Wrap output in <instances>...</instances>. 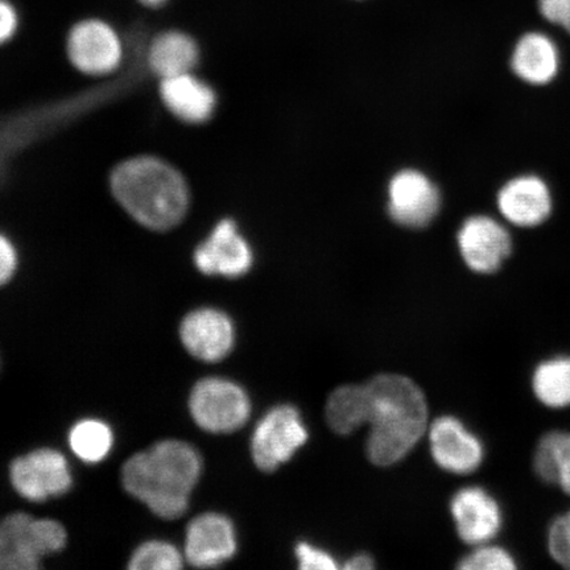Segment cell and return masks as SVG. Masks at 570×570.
Masks as SVG:
<instances>
[{
	"mask_svg": "<svg viewBox=\"0 0 570 570\" xmlns=\"http://www.w3.org/2000/svg\"><path fill=\"white\" fill-rule=\"evenodd\" d=\"M203 474L202 455L180 440H164L131 455L122 468L128 494L161 519L181 518Z\"/></svg>",
	"mask_w": 570,
	"mask_h": 570,
	"instance_id": "obj_1",
	"label": "cell"
},
{
	"mask_svg": "<svg viewBox=\"0 0 570 570\" xmlns=\"http://www.w3.org/2000/svg\"><path fill=\"white\" fill-rule=\"evenodd\" d=\"M366 453L374 465H395L415 448L426 430L424 392L415 382L397 374L377 375L366 383Z\"/></svg>",
	"mask_w": 570,
	"mask_h": 570,
	"instance_id": "obj_2",
	"label": "cell"
},
{
	"mask_svg": "<svg viewBox=\"0 0 570 570\" xmlns=\"http://www.w3.org/2000/svg\"><path fill=\"white\" fill-rule=\"evenodd\" d=\"M111 191L140 225L155 232L174 229L187 216L190 194L178 170L154 156L120 163L110 177Z\"/></svg>",
	"mask_w": 570,
	"mask_h": 570,
	"instance_id": "obj_3",
	"label": "cell"
},
{
	"mask_svg": "<svg viewBox=\"0 0 570 570\" xmlns=\"http://www.w3.org/2000/svg\"><path fill=\"white\" fill-rule=\"evenodd\" d=\"M66 527L53 519L17 512L0 520V570H36L66 548Z\"/></svg>",
	"mask_w": 570,
	"mask_h": 570,
	"instance_id": "obj_4",
	"label": "cell"
},
{
	"mask_svg": "<svg viewBox=\"0 0 570 570\" xmlns=\"http://www.w3.org/2000/svg\"><path fill=\"white\" fill-rule=\"evenodd\" d=\"M189 411L194 422L205 432L233 433L252 415V402L239 384L225 377H205L191 389Z\"/></svg>",
	"mask_w": 570,
	"mask_h": 570,
	"instance_id": "obj_5",
	"label": "cell"
},
{
	"mask_svg": "<svg viewBox=\"0 0 570 570\" xmlns=\"http://www.w3.org/2000/svg\"><path fill=\"white\" fill-rule=\"evenodd\" d=\"M308 436L301 412L294 405H276L255 426L252 439L255 465L262 472H274L294 458Z\"/></svg>",
	"mask_w": 570,
	"mask_h": 570,
	"instance_id": "obj_6",
	"label": "cell"
},
{
	"mask_svg": "<svg viewBox=\"0 0 570 570\" xmlns=\"http://www.w3.org/2000/svg\"><path fill=\"white\" fill-rule=\"evenodd\" d=\"M10 480L21 498L36 503L67 494L73 484L66 455L51 448L20 455L11 463Z\"/></svg>",
	"mask_w": 570,
	"mask_h": 570,
	"instance_id": "obj_7",
	"label": "cell"
},
{
	"mask_svg": "<svg viewBox=\"0 0 570 570\" xmlns=\"http://www.w3.org/2000/svg\"><path fill=\"white\" fill-rule=\"evenodd\" d=\"M67 52L70 62L81 73L106 76L122 63L124 42L106 21L87 19L71 27Z\"/></svg>",
	"mask_w": 570,
	"mask_h": 570,
	"instance_id": "obj_8",
	"label": "cell"
},
{
	"mask_svg": "<svg viewBox=\"0 0 570 570\" xmlns=\"http://www.w3.org/2000/svg\"><path fill=\"white\" fill-rule=\"evenodd\" d=\"M463 262L476 274H494L503 266L512 252L508 229L488 216L470 217L458 235Z\"/></svg>",
	"mask_w": 570,
	"mask_h": 570,
	"instance_id": "obj_9",
	"label": "cell"
},
{
	"mask_svg": "<svg viewBox=\"0 0 570 570\" xmlns=\"http://www.w3.org/2000/svg\"><path fill=\"white\" fill-rule=\"evenodd\" d=\"M440 191L424 174L401 170L389 187V212L399 225L420 229L431 224L440 210Z\"/></svg>",
	"mask_w": 570,
	"mask_h": 570,
	"instance_id": "obj_10",
	"label": "cell"
},
{
	"mask_svg": "<svg viewBox=\"0 0 570 570\" xmlns=\"http://www.w3.org/2000/svg\"><path fill=\"white\" fill-rule=\"evenodd\" d=\"M237 552L232 520L217 512L198 515L185 532L184 558L195 568H216Z\"/></svg>",
	"mask_w": 570,
	"mask_h": 570,
	"instance_id": "obj_11",
	"label": "cell"
},
{
	"mask_svg": "<svg viewBox=\"0 0 570 570\" xmlns=\"http://www.w3.org/2000/svg\"><path fill=\"white\" fill-rule=\"evenodd\" d=\"M195 265L208 276L239 277L253 267V249L234 220L224 219L195 252Z\"/></svg>",
	"mask_w": 570,
	"mask_h": 570,
	"instance_id": "obj_12",
	"label": "cell"
},
{
	"mask_svg": "<svg viewBox=\"0 0 570 570\" xmlns=\"http://www.w3.org/2000/svg\"><path fill=\"white\" fill-rule=\"evenodd\" d=\"M185 351L196 360L214 363L226 358L234 347L235 327L223 311L198 308L188 313L180 325Z\"/></svg>",
	"mask_w": 570,
	"mask_h": 570,
	"instance_id": "obj_13",
	"label": "cell"
},
{
	"mask_svg": "<svg viewBox=\"0 0 570 570\" xmlns=\"http://www.w3.org/2000/svg\"><path fill=\"white\" fill-rule=\"evenodd\" d=\"M430 443L433 460L449 473H473L483 462L484 449L481 440L453 416L434 420Z\"/></svg>",
	"mask_w": 570,
	"mask_h": 570,
	"instance_id": "obj_14",
	"label": "cell"
},
{
	"mask_svg": "<svg viewBox=\"0 0 570 570\" xmlns=\"http://www.w3.org/2000/svg\"><path fill=\"white\" fill-rule=\"evenodd\" d=\"M451 511L462 541L470 546L488 544L502 529V510L482 488H465L452 499Z\"/></svg>",
	"mask_w": 570,
	"mask_h": 570,
	"instance_id": "obj_15",
	"label": "cell"
},
{
	"mask_svg": "<svg viewBox=\"0 0 570 570\" xmlns=\"http://www.w3.org/2000/svg\"><path fill=\"white\" fill-rule=\"evenodd\" d=\"M498 208L512 225L539 226L551 216V190L538 176H519L505 183L499 191Z\"/></svg>",
	"mask_w": 570,
	"mask_h": 570,
	"instance_id": "obj_16",
	"label": "cell"
},
{
	"mask_svg": "<svg viewBox=\"0 0 570 570\" xmlns=\"http://www.w3.org/2000/svg\"><path fill=\"white\" fill-rule=\"evenodd\" d=\"M160 96L175 117L190 125L205 124L217 107L216 92L194 73L164 78Z\"/></svg>",
	"mask_w": 570,
	"mask_h": 570,
	"instance_id": "obj_17",
	"label": "cell"
},
{
	"mask_svg": "<svg viewBox=\"0 0 570 570\" xmlns=\"http://www.w3.org/2000/svg\"><path fill=\"white\" fill-rule=\"evenodd\" d=\"M511 68L527 83H550L559 73V48L546 33H525L512 51Z\"/></svg>",
	"mask_w": 570,
	"mask_h": 570,
	"instance_id": "obj_18",
	"label": "cell"
},
{
	"mask_svg": "<svg viewBox=\"0 0 570 570\" xmlns=\"http://www.w3.org/2000/svg\"><path fill=\"white\" fill-rule=\"evenodd\" d=\"M148 66L161 80L191 73L199 60V49L191 36L181 31L163 32L151 41Z\"/></svg>",
	"mask_w": 570,
	"mask_h": 570,
	"instance_id": "obj_19",
	"label": "cell"
},
{
	"mask_svg": "<svg viewBox=\"0 0 570 570\" xmlns=\"http://www.w3.org/2000/svg\"><path fill=\"white\" fill-rule=\"evenodd\" d=\"M326 422L338 434L354 433L368 420L366 384H346L332 392L326 403Z\"/></svg>",
	"mask_w": 570,
	"mask_h": 570,
	"instance_id": "obj_20",
	"label": "cell"
},
{
	"mask_svg": "<svg viewBox=\"0 0 570 570\" xmlns=\"http://www.w3.org/2000/svg\"><path fill=\"white\" fill-rule=\"evenodd\" d=\"M533 466L541 480L570 495V433L551 432L541 438Z\"/></svg>",
	"mask_w": 570,
	"mask_h": 570,
	"instance_id": "obj_21",
	"label": "cell"
},
{
	"mask_svg": "<svg viewBox=\"0 0 570 570\" xmlns=\"http://www.w3.org/2000/svg\"><path fill=\"white\" fill-rule=\"evenodd\" d=\"M532 390L548 409L570 407V355L541 362L532 375Z\"/></svg>",
	"mask_w": 570,
	"mask_h": 570,
	"instance_id": "obj_22",
	"label": "cell"
},
{
	"mask_svg": "<svg viewBox=\"0 0 570 570\" xmlns=\"http://www.w3.org/2000/svg\"><path fill=\"white\" fill-rule=\"evenodd\" d=\"M69 446L78 459L88 463L102 462L114 446V432L98 419H83L71 428Z\"/></svg>",
	"mask_w": 570,
	"mask_h": 570,
	"instance_id": "obj_23",
	"label": "cell"
},
{
	"mask_svg": "<svg viewBox=\"0 0 570 570\" xmlns=\"http://www.w3.org/2000/svg\"><path fill=\"white\" fill-rule=\"evenodd\" d=\"M184 553L164 540H149L134 551L128 569L177 570L184 566Z\"/></svg>",
	"mask_w": 570,
	"mask_h": 570,
	"instance_id": "obj_24",
	"label": "cell"
},
{
	"mask_svg": "<svg viewBox=\"0 0 570 570\" xmlns=\"http://www.w3.org/2000/svg\"><path fill=\"white\" fill-rule=\"evenodd\" d=\"M462 570H514L515 559L501 547L482 544L460 561Z\"/></svg>",
	"mask_w": 570,
	"mask_h": 570,
	"instance_id": "obj_25",
	"label": "cell"
},
{
	"mask_svg": "<svg viewBox=\"0 0 570 570\" xmlns=\"http://www.w3.org/2000/svg\"><path fill=\"white\" fill-rule=\"evenodd\" d=\"M548 550L556 562L570 569V511L551 524L548 532Z\"/></svg>",
	"mask_w": 570,
	"mask_h": 570,
	"instance_id": "obj_26",
	"label": "cell"
},
{
	"mask_svg": "<svg viewBox=\"0 0 570 570\" xmlns=\"http://www.w3.org/2000/svg\"><path fill=\"white\" fill-rule=\"evenodd\" d=\"M296 556L298 568L304 570H332L338 568L336 560L330 553L308 543H298Z\"/></svg>",
	"mask_w": 570,
	"mask_h": 570,
	"instance_id": "obj_27",
	"label": "cell"
},
{
	"mask_svg": "<svg viewBox=\"0 0 570 570\" xmlns=\"http://www.w3.org/2000/svg\"><path fill=\"white\" fill-rule=\"evenodd\" d=\"M538 4L541 17L570 35V0H539Z\"/></svg>",
	"mask_w": 570,
	"mask_h": 570,
	"instance_id": "obj_28",
	"label": "cell"
},
{
	"mask_svg": "<svg viewBox=\"0 0 570 570\" xmlns=\"http://www.w3.org/2000/svg\"><path fill=\"white\" fill-rule=\"evenodd\" d=\"M18 252L9 237L0 233V287L9 284L17 274Z\"/></svg>",
	"mask_w": 570,
	"mask_h": 570,
	"instance_id": "obj_29",
	"label": "cell"
},
{
	"mask_svg": "<svg viewBox=\"0 0 570 570\" xmlns=\"http://www.w3.org/2000/svg\"><path fill=\"white\" fill-rule=\"evenodd\" d=\"M19 13L9 0H0V46L7 45L17 35Z\"/></svg>",
	"mask_w": 570,
	"mask_h": 570,
	"instance_id": "obj_30",
	"label": "cell"
},
{
	"mask_svg": "<svg viewBox=\"0 0 570 570\" xmlns=\"http://www.w3.org/2000/svg\"><path fill=\"white\" fill-rule=\"evenodd\" d=\"M374 560L367 554H356L346 562L345 569L351 570H368L373 569Z\"/></svg>",
	"mask_w": 570,
	"mask_h": 570,
	"instance_id": "obj_31",
	"label": "cell"
},
{
	"mask_svg": "<svg viewBox=\"0 0 570 570\" xmlns=\"http://www.w3.org/2000/svg\"><path fill=\"white\" fill-rule=\"evenodd\" d=\"M138 2L148 7V9H160V7L166 6L169 0H138Z\"/></svg>",
	"mask_w": 570,
	"mask_h": 570,
	"instance_id": "obj_32",
	"label": "cell"
}]
</instances>
